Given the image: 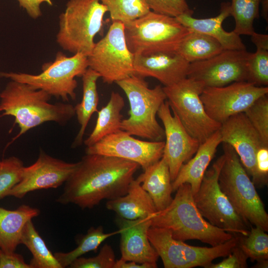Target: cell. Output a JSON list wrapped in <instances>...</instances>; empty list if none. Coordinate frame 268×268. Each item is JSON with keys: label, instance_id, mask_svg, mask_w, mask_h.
<instances>
[{"label": "cell", "instance_id": "obj_1", "mask_svg": "<svg viewBox=\"0 0 268 268\" xmlns=\"http://www.w3.org/2000/svg\"><path fill=\"white\" fill-rule=\"evenodd\" d=\"M139 167L135 162L116 157L86 154L65 183L57 201L89 209L104 200L124 196Z\"/></svg>", "mask_w": 268, "mask_h": 268}, {"label": "cell", "instance_id": "obj_2", "mask_svg": "<svg viewBox=\"0 0 268 268\" xmlns=\"http://www.w3.org/2000/svg\"><path fill=\"white\" fill-rule=\"evenodd\" d=\"M52 96L30 85L10 80L0 93V118H14L19 132L10 144L30 130L47 122L64 126L75 115L74 106L66 102H49Z\"/></svg>", "mask_w": 268, "mask_h": 268}, {"label": "cell", "instance_id": "obj_3", "mask_svg": "<svg viewBox=\"0 0 268 268\" xmlns=\"http://www.w3.org/2000/svg\"><path fill=\"white\" fill-rule=\"evenodd\" d=\"M170 204L151 217V226L169 230L172 237L185 241L198 240L216 246L234 236L211 224L201 215L194 201L191 186L180 185Z\"/></svg>", "mask_w": 268, "mask_h": 268}, {"label": "cell", "instance_id": "obj_4", "mask_svg": "<svg viewBox=\"0 0 268 268\" xmlns=\"http://www.w3.org/2000/svg\"><path fill=\"white\" fill-rule=\"evenodd\" d=\"M116 83L125 92L130 105L129 116L122 119L121 130L151 141H163L164 130L156 119L160 106L167 99L163 87L149 88L143 78L135 75Z\"/></svg>", "mask_w": 268, "mask_h": 268}, {"label": "cell", "instance_id": "obj_5", "mask_svg": "<svg viewBox=\"0 0 268 268\" xmlns=\"http://www.w3.org/2000/svg\"><path fill=\"white\" fill-rule=\"evenodd\" d=\"M222 143L225 160L218 177L220 189L247 222L267 232L268 214L256 187L233 147Z\"/></svg>", "mask_w": 268, "mask_h": 268}, {"label": "cell", "instance_id": "obj_6", "mask_svg": "<svg viewBox=\"0 0 268 268\" xmlns=\"http://www.w3.org/2000/svg\"><path fill=\"white\" fill-rule=\"evenodd\" d=\"M106 7L98 0H69L59 16L56 42L64 50L88 56L102 29Z\"/></svg>", "mask_w": 268, "mask_h": 268}, {"label": "cell", "instance_id": "obj_7", "mask_svg": "<svg viewBox=\"0 0 268 268\" xmlns=\"http://www.w3.org/2000/svg\"><path fill=\"white\" fill-rule=\"evenodd\" d=\"M88 68L86 55L76 53L67 57L59 51L54 61L43 64L42 71L39 74L0 72V77L28 84L66 102L69 98L75 99L77 86L75 77H81Z\"/></svg>", "mask_w": 268, "mask_h": 268}, {"label": "cell", "instance_id": "obj_8", "mask_svg": "<svg viewBox=\"0 0 268 268\" xmlns=\"http://www.w3.org/2000/svg\"><path fill=\"white\" fill-rule=\"evenodd\" d=\"M191 30L175 17L151 10L124 24L126 43L134 55L176 51Z\"/></svg>", "mask_w": 268, "mask_h": 268}, {"label": "cell", "instance_id": "obj_9", "mask_svg": "<svg viewBox=\"0 0 268 268\" xmlns=\"http://www.w3.org/2000/svg\"><path fill=\"white\" fill-rule=\"evenodd\" d=\"M225 160L223 154L205 171L198 191L193 195L201 215L212 225L233 235L246 236L251 225L235 210L220 189L218 177Z\"/></svg>", "mask_w": 268, "mask_h": 268}, {"label": "cell", "instance_id": "obj_10", "mask_svg": "<svg viewBox=\"0 0 268 268\" xmlns=\"http://www.w3.org/2000/svg\"><path fill=\"white\" fill-rule=\"evenodd\" d=\"M163 88L173 113L200 144L220 129L221 124L207 115L201 99L205 88L202 82L186 77Z\"/></svg>", "mask_w": 268, "mask_h": 268}, {"label": "cell", "instance_id": "obj_11", "mask_svg": "<svg viewBox=\"0 0 268 268\" xmlns=\"http://www.w3.org/2000/svg\"><path fill=\"white\" fill-rule=\"evenodd\" d=\"M147 236L165 268H206L216 258L227 256L239 239V235H234L216 246H194L174 239L169 230L154 226L149 227Z\"/></svg>", "mask_w": 268, "mask_h": 268}, {"label": "cell", "instance_id": "obj_12", "mask_svg": "<svg viewBox=\"0 0 268 268\" xmlns=\"http://www.w3.org/2000/svg\"><path fill=\"white\" fill-rule=\"evenodd\" d=\"M87 61L88 67L104 83H116L134 75V55L127 46L123 23L112 22L106 34L95 43Z\"/></svg>", "mask_w": 268, "mask_h": 268}, {"label": "cell", "instance_id": "obj_13", "mask_svg": "<svg viewBox=\"0 0 268 268\" xmlns=\"http://www.w3.org/2000/svg\"><path fill=\"white\" fill-rule=\"evenodd\" d=\"M268 93V86L242 81L221 87H205L200 97L207 115L222 124L230 117L244 113L257 99Z\"/></svg>", "mask_w": 268, "mask_h": 268}, {"label": "cell", "instance_id": "obj_14", "mask_svg": "<svg viewBox=\"0 0 268 268\" xmlns=\"http://www.w3.org/2000/svg\"><path fill=\"white\" fill-rule=\"evenodd\" d=\"M251 53L247 50H223L207 60L190 63L187 77L202 82L205 87L247 81Z\"/></svg>", "mask_w": 268, "mask_h": 268}, {"label": "cell", "instance_id": "obj_15", "mask_svg": "<svg viewBox=\"0 0 268 268\" xmlns=\"http://www.w3.org/2000/svg\"><path fill=\"white\" fill-rule=\"evenodd\" d=\"M165 141H147L120 130L107 135L86 148V154L116 157L138 164L143 170L163 156Z\"/></svg>", "mask_w": 268, "mask_h": 268}, {"label": "cell", "instance_id": "obj_16", "mask_svg": "<svg viewBox=\"0 0 268 268\" xmlns=\"http://www.w3.org/2000/svg\"><path fill=\"white\" fill-rule=\"evenodd\" d=\"M78 164L69 163L40 150L37 160L23 168L21 181L9 192L8 196L22 199L29 192L57 188L65 183Z\"/></svg>", "mask_w": 268, "mask_h": 268}, {"label": "cell", "instance_id": "obj_17", "mask_svg": "<svg viewBox=\"0 0 268 268\" xmlns=\"http://www.w3.org/2000/svg\"><path fill=\"white\" fill-rule=\"evenodd\" d=\"M220 132L222 143L233 147L256 188H262L256 170V154L264 144L244 113L228 118L221 124Z\"/></svg>", "mask_w": 268, "mask_h": 268}, {"label": "cell", "instance_id": "obj_18", "mask_svg": "<svg viewBox=\"0 0 268 268\" xmlns=\"http://www.w3.org/2000/svg\"><path fill=\"white\" fill-rule=\"evenodd\" d=\"M157 115L164 127L166 141L162 156L168 163L172 182L182 165L195 154L200 143L188 133L177 116L172 114L167 100L160 106Z\"/></svg>", "mask_w": 268, "mask_h": 268}, {"label": "cell", "instance_id": "obj_19", "mask_svg": "<svg viewBox=\"0 0 268 268\" xmlns=\"http://www.w3.org/2000/svg\"><path fill=\"white\" fill-rule=\"evenodd\" d=\"M190 63L176 51L134 55V75L152 77L164 86L187 77Z\"/></svg>", "mask_w": 268, "mask_h": 268}, {"label": "cell", "instance_id": "obj_20", "mask_svg": "<svg viewBox=\"0 0 268 268\" xmlns=\"http://www.w3.org/2000/svg\"><path fill=\"white\" fill-rule=\"evenodd\" d=\"M151 217L128 220L119 217L117 223L121 235V259L156 266L159 256L150 243L147 232Z\"/></svg>", "mask_w": 268, "mask_h": 268}, {"label": "cell", "instance_id": "obj_21", "mask_svg": "<svg viewBox=\"0 0 268 268\" xmlns=\"http://www.w3.org/2000/svg\"><path fill=\"white\" fill-rule=\"evenodd\" d=\"M231 16L230 2H223L216 16L198 19L192 15L182 14L176 17L182 24L193 31L208 35L217 40L224 50H246L240 35L233 31L227 32L222 27L224 20Z\"/></svg>", "mask_w": 268, "mask_h": 268}, {"label": "cell", "instance_id": "obj_22", "mask_svg": "<svg viewBox=\"0 0 268 268\" xmlns=\"http://www.w3.org/2000/svg\"><path fill=\"white\" fill-rule=\"evenodd\" d=\"M221 143L219 129L200 144L195 156L182 165L176 178L172 182L173 192L184 183L190 185L193 195L198 191L207 168Z\"/></svg>", "mask_w": 268, "mask_h": 268}, {"label": "cell", "instance_id": "obj_23", "mask_svg": "<svg viewBox=\"0 0 268 268\" xmlns=\"http://www.w3.org/2000/svg\"><path fill=\"white\" fill-rule=\"evenodd\" d=\"M106 207L115 212L119 217L128 220L152 217L157 211L148 193L134 179L130 183L127 193L108 200Z\"/></svg>", "mask_w": 268, "mask_h": 268}, {"label": "cell", "instance_id": "obj_24", "mask_svg": "<svg viewBox=\"0 0 268 268\" xmlns=\"http://www.w3.org/2000/svg\"><path fill=\"white\" fill-rule=\"evenodd\" d=\"M136 179L152 199L157 211L165 209L173 198L168 163L163 156L150 165Z\"/></svg>", "mask_w": 268, "mask_h": 268}, {"label": "cell", "instance_id": "obj_25", "mask_svg": "<svg viewBox=\"0 0 268 268\" xmlns=\"http://www.w3.org/2000/svg\"><path fill=\"white\" fill-rule=\"evenodd\" d=\"M39 214V209L26 204L15 210L0 207V249L4 252H15L20 244L25 224Z\"/></svg>", "mask_w": 268, "mask_h": 268}, {"label": "cell", "instance_id": "obj_26", "mask_svg": "<svg viewBox=\"0 0 268 268\" xmlns=\"http://www.w3.org/2000/svg\"><path fill=\"white\" fill-rule=\"evenodd\" d=\"M83 95L81 102L74 106L75 113L80 125L79 130L75 136L71 147L75 148L83 142V136L92 115L97 112L99 95L97 88L99 74L88 68L81 76Z\"/></svg>", "mask_w": 268, "mask_h": 268}, {"label": "cell", "instance_id": "obj_27", "mask_svg": "<svg viewBox=\"0 0 268 268\" xmlns=\"http://www.w3.org/2000/svg\"><path fill=\"white\" fill-rule=\"evenodd\" d=\"M124 106L123 97L118 92H112L107 104L97 111L95 127L84 141L87 147L92 145L107 135L122 130L123 115L121 112Z\"/></svg>", "mask_w": 268, "mask_h": 268}, {"label": "cell", "instance_id": "obj_28", "mask_svg": "<svg viewBox=\"0 0 268 268\" xmlns=\"http://www.w3.org/2000/svg\"><path fill=\"white\" fill-rule=\"evenodd\" d=\"M223 50L221 45L215 38L191 30L181 40L176 51L191 63L210 59Z\"/></svg>", "mask_w": 268, "mask_h": 268}, {"label": "cell", "instance_id": "obj_29", "mask_svg": "<svg viewBox=\"0 0 268 268\" xmlns=\"http://www.w3.org/2000/svg\"><path fill=\"white\" fill-rule=\"evenodd\" d=\"M20 244L32 254L29 263L32 268H62L36 230L32 219L27 222L23 229Z\"/></svg>", "mask_w": 268, "mask_h": 268}, {"label": "cell", "instance_id": "obj_30", "mask_svg": "<svg viewBox=\"0 0 268 268\" xmlns=\"http://www.w3.org/2000/svg\"><path fill=\"white\" fill-rule=\"evenodd\" d=\"M119 233L117 232L106 233L102 226L92 227L78 241L77 246L73 250L67 252H56L54 254L62 268L69 267L76 259L90 251H95L100 244L108 238Z\"/></svg>", "mask_w": 268, "mask_h": 268}, {"label": "cell", "instance_id": "obj_31", "mask_svg": "<svg viewBox=\"0 0 268 268\" xmlns=\"http://www.w3.org/2000/svg\"><path fill=\"white\" fill-rule=\"evenodd\" d=\"M261 0H231L230 12L235 22L234 32L240 36H251L255 32L253 24L259 17Z\"/></svg>", "mask_w": 268, "mask_h": 268}, {"label": "cell", "instance_id": "obj_32", "mask_svg": "<svg viewBox=\"0 0 268 268\" xmlns=\"http://www.w3.org/2000/svg\"><path fill=\"white\" fill-rule=\"evenodd\" d=\"M105 5L112 22L124 24L135 20L150 10L144 0H98Z\"/></svg>", "mask_w": 268, "mask_h": 268}, {"label": "cell", "instance_id": "obj_33", "mask_svg": "<svg viewBox=\"0 0 268 268\" xmlns=\"http://www.w3.org/2000/svg\"><path fill=\"white\" fill-rule=\"evenodd\" d=\"M239 236L238 246L252 262L268 260V235L266 231L251 225L247 235Z\"/></svg>", "mask_w": 268, "mask_h": 268}, {"label": "cell", "instance_id": "obj_34", "mask_svg": "<svg viewBox=\"0 0 268 268\" xmlns=\"http://www.w3.org/2000/svg\"><path fill=\"white\" fill-rule=\"evenodd\" d=\"M24 167L23 161L16 156L0 160V200L21 181Z\"/></svg>", "mask_w": 268, "mask_h": 268}, {"label": "cell", "instance_id": "obj_35", "mask_svg": "<svg viewBox=\"0 0 268 268\" xmlns=\"http://www.w3.org/2000/svg\"><path fill=\"white\" fill-rule=\"evenodd\" d=\"M244 114L255 129L264 145H268V94L257 99Z\"/></svg>", "mask_w": 268, "mask_h": 268}, {"label": "cell", "instance_id": "obj_36", "mask_svg": "<svg viewBox=\"0 0 268 268\" xmlns=\"http://www.w3.org/2000/svg\"><path fill=\"white\" fill-rule=\"evenodd\" d=\"M247 81L258 86L268 85V50L257 48L251 53L247 64Z\"/></svg>", "mask_w": 268, "mask_h": 268}, {"label": "cell", "instance_id": "obj_37", "mask_svg": "<svg viewBox=\"0 0 268 268\" xmlns=\"http://www.w3.org/2000/svg\"><path fill=\"white\" fill-rule=\"evenodd\" d=\"M115 255L112 247L106 244L97 255L93 257H79L69 266L70 268H114Z\"/></svg>", "mask_w": 268, "mask_h": 268}, {"label": "cell", "instance_id": "obj_38", "mask_svg": "<svg viewBox=\"0 0 268 268\" xmlns=\"http://www.w3.org/2000/svg\"><path fill=\"white\" fill-rule=\"evenodd\" d=\"M151 11L176 17L182 14L192 15L194 11L186 0H144Z\"/></svg>", "mask_w": 268, "mask_h": 268}, {"label": "cell", "instance_id": "obj_39", "mask_svg": "<svg viewBox=\"0 0 268 268\" xmlns=\"http://www.w3.org/2000/svg\"><path fill=\"white\" fill-rule=\"evenodd\" d=\"M233 248L232 252L221 262L214 264L212 263L206 268H246L248 267V257L238 246Z\"/></svg>", "mask_w": 268, "mask_h": 268}, {"label": "cell", "instance_id": "obj_40", "mask_svg": "<svg viewBox=\"0 0 268 268\" xmlns=\"http://www.w3.org/2000/svg\"><path fill=\"white\" fill-rule=\"evenodd\" d=\"M256 166L263 187L268 182V145H263L257 150L256 154Z\"/></svg>", "mask_w": 268, "mask_h": 268}, {"label": "cell", "instance_id": "obj_41", "mask_svg": "<svg viewBox=\"0 0 268 268\" xmlns=\"http://www.w3.org/2000/svg\"><path fill=\"white\" fill-rule=\"evenodd\" d=\"M0 268H32L24 261L23 256L12 252H4L0 250Z\"/></svg>", "mask_w": 268, "mask_h": 268}, {"label": "cell", "instance_id": "obj_42", "mask_svg": "<svg viewBox=\"0 0 268 268\" xmlns=\"http://www.w3.org/2000/svg\"><path fill=\"white\" fill-rule=\"evenodd\" d=\"M19 6L26 11L28 15L33 19L40 17L42 14L40 6L43 3L49 5H53L52 0H17Z\"/></svg>", "mask_w": 268, "mask_h": 268}, {"label": "cell", "instance_id": "obj_43", "mask_svg": "<svg viewBox=\"0 0 268 268\" xmlns=\"http://www.w3.org/2000/svg\"><path fill=\"white\" fill-rule=\"evenodd\" d=\"M157 266L149 264H139L134 261H127L120 258L116 261L114 268H156Z\"/></svg>", "mask_w": 268, "mask_h": 268}, {"label": "cell", "instance_id": "obj_44", "mask_svg": "<svg viewBox=\"0 0 268 268\" xmlns=\"http://www.w3.org/2000/svg\"><path fill=\"white\" fill-rule=\"evenodd\" d=\"M251 36V41L257 48L268 50V35L267 34H259L255 32Z\"/></svg>", "mask_w": 268, "mask_h": 268}, {"label": "cell", "instance_id": "obj_45", "mask_svg": "<svg viewBox=\"0 0 268 268\" xmlns=\"http://www.w3.org/2000/svg\"><path fill=\"white\" fill-rule=\"evenodd\" d=\"M262 10V15L268 21V0H261Z\"/></svg>", "mask_w": 268, "mask_h": 268}, {"label": "cell", "instance_id": "obj_46", "mask_svg": "<svg viewBox=\"0 0 268 268\" xmlns=\"http://www.w3.org/2000/svg\"><path fill=\"white\" fill-rule=\"evenodd\" d=\"M268 266V260H265L257 262V264L254 266L253 268H266Z\"/></svg>", "mask_w": 268, "mask_h": 268}, {"label": "cell", "instance_id": "obj_47", "mask_svg": "<svg viewBox=\"0 0 268 268\" xmlns=\"http://www.w3.org/2000/svg\"></svg>", "mask_w": 268, "mask_h": 268}]
</instances>
